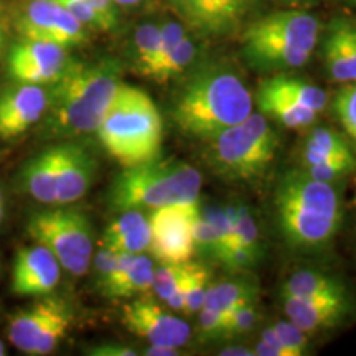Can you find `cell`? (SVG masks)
<instances>
[{
	"label": "cell",
	"mask_w": 356,
	"mask_h": 356,
	"mask_svg": "<svg viewBox=\"0 0 356 356\" xmlns=\"http://www.w3.org/2000/svg\"><path fill=\"white\" fill-rule=\"evenodd\" d=\"M254 95L234 65L226 60L198 61L184 76L172 108L181 132L208 140L243 122L252 113Z\"/></svg>",
	"instance_id": "cell-1"
},
{
	"label": "cell",
	"mask_w": 356,
	"mask_h": 356,
	"mask_svg": "<svg viewBox=\"0 0 356 356\" xmlns=\"http://www.w3.org/2000/svg\"><path fill=\"white\" fill-rule=\"evenodd\" d=\"M121 71V65L111 58L95 63L71 61L63 76L48 86L50 102L42 119L44 132L61 139L96 134L122 83Z\"/></svg>",
	"instance_id": "cell-2"
},
{
	"label": "cell",
	"mask_w": 356,
	"mask_h": 356,
	"mask_svg": "<svg viewBox=\"0 0 356 356\" xmlns=\"http://www.w3.org/2000/svg\"><path fill=\"white\" fill-rule=\"evenodd\" d=\"M275 221L293 251H322L343 221V203L335 185L314 180L304 168L289 170L274 190Z\"/></svg>",
	"instance_id": "cell-3"
},
{
	"label": "cell",
	"mask_w": 356,
	"mask_h": 356,
	"mask_svg": "<svg viewBox=\"0 0 356 356\" xmlns=\"http://www.w3.org/2000/svg\"><path fill=\"white\" fill-rule=\"evenodd\" d=\"M238 37L249 68L261 74L289 73L312 60L322 24L305 8L286 7L254 17Z\"/></svg>",
	"instance_id": "cell-4"
},
{
	"label": "cell",
	"mask_w": 356,
	"mask_h": 356,
	"mask_svg": "<svg viewBox=\"0 0 356 356\" xmlns=\"http://www.w3.org/2000/svg\"><path fill=\"white\" fill-rule=\"evenodd\" d=\"M96 136L122 168L157 159L162 150L163 124L152 97L132 84L121 83L102 115Z\"/></svg>",
	"instance_id": "cell-5"
},
{
	"label": "cell",
	"mask_w": 356,
	"mask_h": 356,
	"mask_svg": "<svg viewBox=\"0 0 356 356\" xmlns=\"http://www.w3.org/2000/svg\"><path fill=\"white\" fill-rule=\"evenodd\" d=\"M203 178L197 168L175 157L126 167L114 178L108 200L114 211L157 210L177 203L200 202Z\"/></svg>",
	"instance_id": "cell-6"
},
{
	"label": "cell",
	"mask_w": 356,
	"mask_h": 356,
	"mask_svg": "<svg viewBox=\"0 0 356 356\" xmlns=\"http://www.w3.org/2000/svg\"><path fill=\"white\" fill-rule=\"evenodd\" d=\"M207 142L208 163L222 180L254 181L273 165L279 139L266 115L251 113Z\"/></svg>",
	"instance_id": "cell-7"
},
{
	"label": "cell",
	"mask_w": 356,
	"mask_h": 356,
	"mask_svg": "<svg viewBox=\"0 0 356 356\" xmlns=\"http://www.w3.org/2000/svg\"><path fill=\"white\" fill-rule=\"evenodd\" d=\"M26 233L33 243L50 249L63 270L84 275L95 256L92 226L86 213L71 204H55L33 213L26 222Z\"/></svg>",
	"instance_id": "cell-8"
},
{
	"label": "cell",
	"mask_w": 356,
	"mask_h": 356,
	"mask_svg": "<svg viewBox=\"0 0 356 356\" xmlns=\"http://www.w3.org/2000/svg\"><path fill=\"white\" fill-rule=\"evenodd\" d=\"M73 322L74 314L68 302L48 293L8 317L7 337L22 353L50 355L68 335Z\"/></svg>",
	"instance_id": "cell-9"
},
{
	"label": "cell",
	"mask_w": 356,
	"mask_h": 356,
	"mask_svg": "<svg viewBox=\"0 0 356 356\" xmlns=\"http://www.w3.org/2000/svg\"><path fill=\"white\" fill-rule=\"evenodd\" d=\"M170 12L203 42L233 38L257 17L262 0H165Z\"/></svg>",
	"instance_id": "cell-10"
},
{
	"label": "cell",
	"mask_w": 356,
	"mask_h": 356,
	"mask_svg": "<svg viewBox=\"0 0 356 356\" xmlns=\"http://www.w3.org/2000/svg\"><path fill=\"white\" fill-rule=\"evenodd\" d=\"M202 210L200 202L177 203L152 210L150 256L159 264H184L195 254L193 228Z\"/></svg>",
	"instance_id": "cell-11"
},
{
	"label": "cell",
	"mask_w": 356,
	"mask_h": 356,
	"mask_svg": "<svg viewBox=\"0 0 356 356\" xmlns=\"http://www.w3.org/2000/svg\"><path fill=\"white\" fill-rule=\"evenodd\" d=\"M13 25L20 38L42 40L70 48L88 42V29L56 0H26L15 13Z\"/></svg>",
	"instance_id": "cell-12"
},
{
	"label": "cell",
	"mask_w": 356,
	"mask_h": 356,
	"mask_svg": "<svg viewBox=\"0 0 356 356\" xmlns=\"http://www.w3.org/2000/svg\"><path fill=\"white\" fill-rule=\"evenodd\" d=\"M6 60L12 81L50 86L63 76L73 58L60 44L20 38L10 44Z\"/></svg>",
	"instance_id": "cell-13"
},
{
	"label": "cell",
	"mask_w": 356,
	"mask_h": 356,
	"mask_svg": "<svg viewBox=\"0 0 356 356\" xmlns=\"http://www.w3.org/2000/svg\"><path fill=\"white\" fill-rule=\"evenodd\" d=\"M122 323L134 335L149 341V345L181 348L191 340L190 325L163 310L147 293L134 297L124 305Z\"/></svg>",
	"instance_id": "cell-14"
},
{
	"label": "cell",
	"mask_w": 356,
	"mask_h": 356,
	"mask_svg": "<svg viewBox=\"0 0 356 356\" xmlns=\"http://www.w3.org/2000/svg\"><path fill=\"white\" fill-rule=\"evenodd\" d=\"M50 89L40 84L12 81L0 89V139L13 140L43 119Z\"/></svg>",
	"instance_id": "cell-15"
},
{
	"label": "cell",
	"mask_w": 356,
	"mask_h": 356,
	"mask_svg": "<svg viewBox=\"0 0 356 356\" xmlns=\"http://www.w3.org/2000/svg\"><path fill=\"white\" fill-rule=\"evenodd\" d=\"M61 270L53 252L42 244L20 248L13 257L10 291L19 297L48 296L60 284Z\"/></svg>",
	"instance_id": "cell-16"
},
{
	"label": "cell",
	"mask_w": 356,
	"mask_h": 356,
	"mask_svg": "<svg viewBox=\"0 0 356 356\" xmlns=\"http://www.w3.org/2000/svg\"><path fill=\"white\" fill-rule=\"evenodd\" d=\"M97 162L83 144L74 140L60 144V167L56 177V204H73L92 186Z\"/></svg>",
	"instance_id": "cell-17"
},
{
	"label": "cell",
	"mask_w": 356,
	"mask_h": 356,
	"mask_svg": "<svg viewBox=\"0 0 356 356\" xmlns=\"http://www.w3.org/2000/svg\"><path fill=\"white\" fill-rule=\"evenodd\" d=\"M322 58L333 83L356 81V22L337 17L322 38Z\"/></svg>",
	"instance_id": "cell-18"
},
{
	"label": "cell",
	"mask_w": 356,
	"mask_h": 356,
	"mask_svg": "<svg viewBox=\"0 0 356 356\" xmlns=\"http://www.w3.org/2000/svg\"><path fill=\"white\" fill-rule=\"evenodd\" d=\"M287 318L309 335L330 330L348 317L353 309L351 297L332 299H282Z\"/></svg>",
	"instance_id": "cell-19"
},
{
	"label": "cell",
	"mask_w": 356,
	"mask_h": 356,
	"mask_svg": "<svg viewBox=\"0 0 356 356\" xmlns=\"http://www.w3.org/2000/svg\"><path fill=\"white\" fill-rule=\"evenodd\" d=\"M155 264L145 254H119L118 266L108 282L99 289L106 299H134L152 291Z\"/></svg>",
	"instance_id": "cell-20"
},
{
	"label": "cell",
	"mask_w": 356,
	"mask_h": 356,
	"mask_svg": "<svg viewBox=\"0 0 356 356\" xmlns=\"http://www.w3.org/2000/svg\"><path fill=\"white\" fill-rule=\"evenodd\" d=\"M58 167H60V144L48 147L26 160L17 177L22 193L38 203L55 207Z\"/></svg>",
	"instance_id": "cell-21"
},
{
	"label": "cell",
	"mask_w": 356,
	"mask_h": 356,
	"mask_svg": "<svg viewBox=\"0 0 356 356\" xmlns=\"http://www.w3.org/2000/svg\"><path fill=\"white\" fill-rule=\"evenodd\" d=\"M101 246L127 254H144L150 248V220L142 210H126L109 222Z\"/></svg>",
	"instance_id": "cell-22"
},
{
	"label": "cell",
	"mask_w": 356,
	"mask_h": 356,
	"mask_svg": "<svg viewBox=\"0 0 356 356\" xmlns=\"http://www.w3.org/2000/svg\"><path fill=\"white\" fill-rule=\"evenodd\" d=\"M254 102L262 115L274 119L280 126L293 129V131L314 126L318 118L315 111L296 104V102L279 95L277 91H274L273 88L267 86L264 81H261L259 88H257Z\"/></svg>",
	"instance_id": "cell-23"
},
{
	"label": "cell",
	"mask_w": 356,
	"mask_h": 356,
	"mask_svg": "<svg viewBox=\"0 0 356 356\" xmlns=\"http://www.w3.org/2000/svg\"><path fill=\"white\" fill-rule=\"evenodd\" d=\"M343 296L350 293L340 279L312 269L297 270L289 275L280 287L282 299H332Z\"/></svg>",
	"instance_id": "cell-24"
},
{
	"label": "cell",
	"mask_w": 356,
	"mask_h": 356,
	"mask_svg": "<svg viewBox=\"0 0 356 356\" xmlns=\"http://www.w3.org/2000/svg\"><path fill=\"white\" fill-rule=\"evenodd\" d=\"M257 299H259V286L254 282V279L238 277L221 280L216 284L211 282L203 307L229 317L236 309L251 302H257Z\"/></svg>",
	"instance_id": "cell-25"
},
{
	"label": "cell",
	"mask_w": 356,
	"mask_h": 356,
	"mask_svg": "<svg viewBox=\"0 0 356 356\" xmlns=\"http://www.w3.org/2000/svg\"><path fill=\"white\" fill-rule=\"evenodd\" d=\"M202 38L195 37L193 33H186L170 51L167 53L159 65L155 66L150 79L155 83L165 84L184 78L188 71L200 61V48Z\"/></svg>",
	"instance_id": "cell-26"
},
{
	"label": "cell",
	"mask_w": 356,
	"mask_h": 356,
	"mask_svg": "<svg viewBox=\"0 0 356 356\" xmlns=\"http://www.w3.org/2000/svg\"><path fill=\"white\" fill-rule=\"evenodd\" d=\"M267 86L273 88L279 95H282L287 99H291L296 104L304 106L315 111L317 114H322L328 106V95L322 88L309 79L293 76L289 73L269 74L266 79H262Z\"/></svg>",
	"instance_id": "cell-27"
},
{
	"label": "cell",
	"mask_w": 356,
	"mask_h": 356,
	"mask_svg": "<svg viewBox=\"0 0 356 356\" xmlns=\"http://www.w3.org/2000/svg\"><path fill=\"white\" fill-rule=\"evenodd\" d=\"M351 155L355 154L343 136L332 129L315 127L307 137L304 149H302V165H318V163L341 157H351Z\"/></svg>",
	"instance_id": "cell-28"
},
{
	"label": "cell",
	"mask_w": 356,
	"mask_h": 356,
	"mask_svg": "<svg viewBox=\"0 0 356 356\" xmlns=\"http://www.w3.org/2000/svg\"><path fill=\"white\" fill-rule=\"evenodd\" d=\"M160 24L155 22H145L139 25L131 40V60L134 71L140 76L149 78L152 66L157 58L160 47Z\"/></svg>",
	"instance_id": "cell-29"
},
{
	"label": "cell",
	"mask_w": 356,
	"mask_h": 356,
	"mask_svg": "<svg viewBox=\"0 0 356 356\" xmlns=\"http://www.w3.org/2000/svg\"><path fill=\"white\" fill-rule=\"evenodd\" d=\"M211 286V273L207 266L200 262L188 261L186 273L184 275V314L195 315L203 309L204 299H207L208 287Z\"/></svg>",
	"instance_id": "cell-30"
},
{
	"label": "cell",
	"mask_w": 356,
	"mask_h": 356,
	"mask_svg": "<svg viewBox=\"0 0 356 356\" xmlns=\"http://www.w3.org/2000/svg\"><path fill=\"white\" fill-rule=\"evenodd\" d=\"M233 248H241L248 251L254 259L259 262L262 259V244L259 238V228L252 216L251 210L246 203H236V218H234V233H233ZM231 252V251H229ZM225 264V262H222Z\"/></svg>",
	"instance_id": "cell-31"
},
{
	"label": "cell",
	"mask_w": 356,
	"mask_h": 356,
	"mask_svg": "<svg viewBox=\"0 0 356 356\" xmlns=\"http://www.w3.org/2000/svg\"><path fill=\"white\" fill-rule=\"evenodd\" d=\"M332 108L346 136L356 144V81L341 84L333 96Z\"/></svg>",
	"instance_id": "cell-32"
},
{
	"label": "cell",
	"mask_w": 356,
	"mask_h": 356,
	"mask_svg": "<svg viewBox=\"0 0 356 356\" xmlns=\"http://www.w3.org/2000/svg\"><path fill=\"white\" fill-rule=\"evenodd\" d=\"M186 264H159L154 270L152 291L159 300L167 302L177 291L178 284L186 273Z\"/></svg>",
	"instance_id": "cell-33"
},
{
	"label": "cell",
	"mask_w": 356,
	"mask_h": 356,
	"mask_svg": "<svg viewBox=\"0 0 356 356\" xmlns=\"http://www.w3.org/2000/svg\"><path fill=\"white\" fill-rule=\"evenodd\" d=\"M356 168V157H341L330 160V162L318 163V165L304 167V170L314 178V180L323 181V184L335 185L340 180H343Z\"/></svg>",
	"instance_id": "cell-34"
},
{
	"label": "cell",
	"mask_w": 356,
	"mask_h": 356,
	"mask_svg": "<svg viewBox=\"0 0 356 356\" xmlns=\"http://www.w3.org/2000/svg\"><path fill=\"white\" fill-rule=\"evenodd\" d=\"M226 327H228V317L220 312L207 309V307L198 312L197 337L203 343L226 340Z\"/></svg>",
	"instance_id": "cell-35"
},
{
	"label": "cell",
	"mask_w": 356,
	"mask_h": 356,
	"mask_svg": "<svg viewBox=\"0 0 356 356\" xmlns=\"http://www.w3.org/2000/svg\"><path fill=\"white\" fill-rule=\"evenodd\" d=\"M261 322V310L257 302H251L239 309H236L228 317L226 327V340H234L238 337H244L251 333Z\"/></svg>",
	"instance_id": "cell-36"
},
{
	"label": "cell",
	"mask_w": 356,
	"mask_h": 356,
	"mask_svg": "<svg viewBox=\"0 0 356 356\" xmlns=\"http://www.w3.org/2000/svg\"><path fill=\"white\" fill-rule=\"evenodd\" d=\"M277 337L282 341L284 348L289 351L291 356H304L309 353V333L292 323L291 320H277L273 325Z\"/></svg>",
	"instance_id": "cell-37"
},
{
	"label": "cell",
	"mask_w": 356,
	"mask_h": 356,
	"mask_svg": "<svg viewBox=\"0 0 356 356\" xmlns=\"http://www.w3.org/2000/svg\"><path fill=\"white\" fill-rule=\"evenodd\" d=\"M68 10L71 15L74 17L78 22L86 26V29L99 30V32H108V26H106L102 17L92 8L86 0H56Z\"/></svg>",
	"instance_id": "cell-38"
},
{
	"label": "cell",
	"mask_w": 356,
	"mask_h": 356,
	"mask_svg": "<svg viewBox=\"0 0 356 356\" xmlns=\"http://www.w3.org/2000/svg\"><path fill=\"white\" fill-rule=\"evenodd\" d=\"M119 254L121 252L113 251V249L101 246L99 251L92 256V273H95V284L97 287V291L108 282L111 275L115 270V266H118L119 261Z\"/></svg>",
	"instance_id": "cell-39"
},
{
	"label": "cell",
	"mask_w": 356,
	"mask_h": 356,
	"mask_svg": "<svg viewBox=\"0 0 356 356\" xmlns=\"http://www.w3.org/2000/svg\"><path fill=\"white\" fill-rule=\"evenodd\" d=\"M86 2L102 17L106 26H108V32L118 26V6H115L113 0H86Z\"/></svg>",
	"instance_id": "cell-40"
},
{
	"label": "cell",
	"mask_w": 356,
	"mask_h": 356,
	"mask_svg": "<svg viewBox=\"0 0 356 356\" xmlns=\"http://www.w3.org/2000/svg\"><path fill=\"white\" fill-rule=\"evenodd\" d=\"M88 353L95 355V356H136L137 351L126 345L106 343V345H99V346H92Z\"/></svg>",
	"instance_id": "cell-41"
},
{
	"label": "cell",
	"mask_w": 356,
	"mask_h": 356,
	"mask_svg": "<svg viewBox=\"0 0 356 356\" xmlns=\"http://www.w3.org/2000/svg\"><path fill=\"white\" fill-rule=\"evenodd\" d=\"M142 355H145V356H178V355H181V351L175 348V346L149 345Z\"/></svg>",
	"instance_id": "cell-42"
},
{
	"label": "cell",
	"mask_w": 356,
	"mask_h": 356,
	"mask_svg": "<svg viewBox=\"0 0 356 356\" xmlns=\"http://www.w3.org/2000/svg\"><path fill=\"white\" fill-rule=\"evenodd\" d=\"M221 356H254V350H249L248 346L243 345H233V346H225L220 353Z\"/></svg>",
	"instance_id": "cell-43"
},
{
	"label": "cell",
	"mask_w": 356,
	"mask_h": 356,
	"mask_svg": "<svg viewBox=\"0 0 356 356\" xmlns=\"http://www.w3.org/2000/svg\"><path fill=\"white\" fill-rule=\"evenodd\" d=\"M275 2L280 3L282 7H289V8H310L314 6H317L320 0H275Z\"/></svg>",
	"instance_id": "cell-44"
},
{
	"label": "cell",
	"mask_w": 356,
	"mask_h": 356,
	"mask_svg": "<svg viewBox=\"0 0 356 356\" xmlns=\"http://www.w3.org/2000/svg\"><path fill=\"white\" fill-rule=\"evenodd\" d=\"M7 42H8V24H7L6 15H3V13L0 12V58L3 56V51H6Z\"/></svg>",
	"instance_id": "cell-45"
},
{
	"label": "cell",
	"mask_w": 356,
	"mask_h": 356,
	"mask_svg": "<svg viewBox=\"0 0 356 356\" xmlns=\"http://www.w3.org/2000/svg\"><path fill=\"white\" fill-rule=\"evenodd\" d=\"M118 7H122V8H137L140 6H144L145 0H113Z\"/></svg>",
	"instance_id": "cell-46"
},
{
	"label": "cell",
	"mask_w": 356,
	"mask_h": 356,
	"mask_svg": "<svg viewBox=\"0 0 356 356\" xmlns=\"http://www.w3.org/2000/svg\"><path fill=\"white\" fill-rule=\"evenodd\" d=\"M0 207H6V197H3L2 186H0Z\"/></svg>",
	"instance_id": "cell-47"
},
{
	"label": "cell",
	"mask_w": 356,
	"mask_h": 356,
	"mask_svg": "<svg viewBox=\"0 0 356 356\" xmlns=\"http://www.w3.org/2000/svg\"><path fill=\"white\" fill-rule=\"evenodd\" d=\"M3 218H6V207H0V225H2Z\"/></svg>",
	"instance_id": "cell-48"
},
{
	"label": "cell",
	"mask_w": 356,
	"mask_h": 356,
	"mask_svg": "<svg viewBox=\"0 0 356 356\" xmlns=\"http://www.w3.org/2000/svg\"><path fill=\"white\" fill-rule=\"evenodd\" d=\"M6 355V345H3V341L0 340V356Z\"/></svg>",
	"instance_id": "cell-49"
},
{
	"label": "cell",
	"mask_w": 356,
	"mask_h": 356,
	"mask_svg": "<svg viewBox=\"0 0 356 356\" xmlns=\"http://www.w3.org/2000/svg\"><path fill=\"white\" fill-rule=\"evenodd\" d=\"M348 2H350L353 7H356V0H348Z\"/></svg>",
	"instance_id": "cell-50"
},
{
	"label": "cell",
	"mask_w": 356,
	"mask_h": 356,
	"mask_svg": "<svg viewBox=\"0 0 356 356\" xmlns=\"http://www.w3.org/2000/svg\"><path fill=\"white\" fill-rule=\"evenodd\" d=\"M355 202H356V200H355Z\"/></svg>",
	"instance_id": "cell-51"
}]
</instances>
